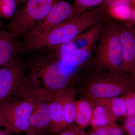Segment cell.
Returning <instances> with one entry per match:
<instances>
[{
	"mask_svg": "<svg viewBox=\"0 0 135 135\" xmlns=\"http://www.w3.org/2000/svg\"><path fill=\"white\" fill-rule=\"evenodd\" d=\"M74 84L77 94L88 101L122 96L135 90V77L98 70L92 60L79 71Z\"/></svg>",
	"mask_w": 135,
	"mask_h": 135,
	"instance_id": "obj_1",
	"label": "cell"
},
{
	"mask_svg": "<svg viewBox=\"0 0 135 135\" xmlns=\"http://www.w3.org/2000/svg\"><path fill=\"white\" fill-rule=\"evenodd\" d=\"M92 62L101 71L116 74L126 73L118 23L112 17L107 18L104 25L94 49Z\"/></svg>",
	"mask_w": 135,
	"mask_h": 135,
	"instance_id": "obj_2",
	"label": "cell"
},
{
	"mask_svg": "<svg viewBox=\"0 0 135 135\" xmlns=\"http://www.w3.org/2000/svg\"><path fill=\"white\" fill-rule=\"evenodd\" d=\"M109 17L106 11L100 7L86 11L42 35L39 37V42L43 47L52 48L71 41L80 34Z\"/></svg>",
	"mask_w": 135,
	"mask_h": 135,
	"instance_id": "obj_3",
	"label": "cell"
},
{
	"mask_svg": "<svg viewBox=\"0 0 135 135\" xmlns=\"http://www.w3.org/2000/svg\"><path fill=\"white\" fill-rule=\"evenodd\" d=\"M34 105L33 99L27 90L22 99L0 104V121L2 127L12 134L37 135L29 122Z\"/></svg>",
	"mask_w": 135,
	"mask_h": 135,
	"instance_id": "obj_4",
	"label": "cell"
},
{
	"mask_svg": "<svg viewBox=\"0 0 135 135\" xmlns=\"http://www.w3.org/2000/svg\"><path fill=\"white\" fill-rule=\"evenodd\" d=\"M59 0H27L15 12L8 25L16 40L24 36L37 22L41 21Z\"/></svg>",
	"mask_w": 135,
	"mask_h": 135,
	"instance_id": "obj_5",
	"label": "cell"
},
{
	"mask_svg": "<svg viewBox=\"0 0 135 135\" xmlns=\"http://www.w3.org/2000/svg\"><path fill=\"white\" fill-rule=\"evenodd\" d=\"M33 71L36 79H40L45 89L53 93L68 86L71 81H75L79 73L69 71L59 59L44 63Z\"/></svg>",
	"mask_w": 135,
	"mask_h": 135,
	"instance_id": "obj_6",
	"label": "cell"
},
{
	"mask_svg": "<svg viewBox=\"0 0 135 135\" xmlns=\"http://www.w3.org/2000/svg\"><path fill=\"white\" fill-rule=\"evenodd\" d=\"M22 66L18 62L11 61L0 69V104L17 100L16 98L23 96L27 91Z\"/></svg>",
	"mask_w": 135,
	"mask_h": 135,
	"instance_id": "obj_7",
	"label": "cell"
},
{
	"mask_svg": "<svg viewBox=\"0 0 135 135\" xmlns=\"http://www.w3.org/2000/svg\"><path fill=\"white\" fill-rule=\"evenodd\" d=\"M74 5L65 1L57 2L40 24L35 25L21 41H25L41 35L72 17L80 14Z\"/></svg>",
	"mask_w": 135,
	"mask_h": 135,
	"instance_id": "obj_8",
	"label": "cell"
},
{
	"mask_svg": "<svg viewBox=\"0 0 135 135\" xmlns=\"http://www.w3.org/2000/svg\"><path fill=\"white\" fill-rule=\"evenodd\" d=\"M33 99L34 108L29 122L31 127L36 133L43 134L48 130L51 117L50 104L53 93L45 88L29 89Z\"/></svg>",
	"mask_w": 135,
	"mask_h": 135,
	"instance_id": "obj_9",
	"label": "cell"
},
{
	"mask_svg": "<svg viewBox=\"0 0 135 135\" xmlns=\"http://www.w3.org/2000/svg\"><path fill=\"white\" fill-rule=\"evenodd\" d=\"M125 71L135 77V29L131 22L117 21Z\"/></svg>",
	"mask_w": 135,
	"mask_h": 135,
	"instance_id": "obj_10",
	"label": "cell"
},
{
	"mask_svg": "<svg viewBox=\"0 0 135 135\" xmlns=\"http://www.w3.org/2000/svg\"><path fill=\"white\" fill-rule=\"evenodd\" d=\"M60 100L66 121L68 126L75 122V97L77 91L73 84L55 92Z\"/></svg>",
	"mask_w": 135,
	"mask_h": 135,
	"instance_id": "obj_11",
	"label": "cell"
},
{
	"mask_svg": "<svg viewBox=\"0 0 135 135\" xmlns=\"http://www.w3.org/2000/svg\"><path fill=\"white\" fill-rule=\"evenodd\" d=\"M95 47L76 50L69 55L59 60L68 70L77 71L92 60Z\"/></svg>",
	"mask_w": 135,
	"mask_h": 135,
	"instance_id": "obj_12",
	"label": "cell"
},
{
	"mask_svg": "<svg viewBox=\"0 0 135 135\" xmlns=\"http://www.w3.org/2000/svg\"><path fill=\"white\" fill-rule=\"evenodd\" d=\"M51 120L48 131L53 134L60 133L69 127L66 121L62 107L55 93H53L50 104Z\"/></svg>",
	"mask_w": 135,
	"mask_h": 135,
	"instance_id": "obj_13",
	"label": "cell"
},
{
	"mask_svg": "<svg viewBox=\"0 0 135 135\" xmlns=\"http://www.w3.org/2000/svg\"><path fill=\"white\" fill-rule=\"evenodd\" d=\"M107 18L80 34L73 40L77 49L96 46Z\"/></svg>",
	"mask_w": 135,
	"mask_h": 135,
	"instance_id": "obj_14",
	"label": "cell"
},
{
	"mask_svg": "<svg viewBox=\"0 0 135 135\" xmlns=\"http://www.w3.org/2000/svg\"><path fill=\"white\" fill-rule=\"evenodd\" d=\"M16 41L11 33L0 29V66L12 61L16 49Z\"/></svg>",
	"mask_w": 135,
	"mask_h": 135,
	"instance_id": "obj_15",
	"label": "cell"
},
{
	"mask_svg": "<svg viewBox=\"0 0 135 135\" xmlns=\"http://www.w3.org/2000/svg\"><path fill=\"white\" fill-rule=\"evenodd\" d=\"M93 112L90 124L92 129L116 123L119 118L109 109L100 105H92Z\"/></svg>",
	"mask_w": 135,
	"mask_h": 135,
	"instance_id": "obj_16",
	"label": "cell"
},
{
	"mask_svg": "<svg viewBox=\"0 0 135 135\" xmlns=\"http://www.w3.org/2000/svg\"><path fill=\"white\" fill-rule=\"evenodd\" d=\"M88 101L92 105H100L105 106L118 118L127 117V107L122 96L114 97L104 99H93Z\"/></svg>",
	"mask_w": 135,
	"mask_h": 135,
	"instance_id": "obj_17",
	"label": "cell"
},
{
	"mask_svg": "<svg viewBox=\"0 0 135 135\" xmlns=\"http://www.w3.org/2000/svg\"><path fill=\"white\" fill-rule=\"evenodd\" d=\"M92 112V105L86 99L82 98L75 101V122L80 128L83 129L89 125Z\"/></svg>",
	"mask_w": 135,
	"mask_h": 135,
	"instance_id": "obj_18",
	"label": "cell"
},
{
	"mask_svg": "<svg viewBox=\"0 0 135 135\" xmlns=\"http://www.w3.org/2000/svg\"><path fill=\"white\" fill-rule=\"evenodd\" d=\"M17 6L16 0H0V17L7 19L12 18Z\"/></svg>",
	"mask_w": 135,
	"mask_h": 135,
	"instance_id": "obj_19",
	"label": "cell"
},
{
	"mask_svg": "<svg viewBox=\"0 0 135 135\" xmlns=\"http://www.w3.org/2000/svg\"><path fill=\"white\" fill-rule=\"evenodd\" d=\"M92 131L97 135H124L125 132L122 126L116 123L92 129Z\"/></svg>",
	"mask_w": 135,
	"mask_h": 135,
	"instance_id": "obj_20",
	"label": "cell"
},
{
	"mask_svg": "<svg viewBox=\"0 0 135 135\" xmlns=\"http://www.w3.org/2000/svg\"><path fill=\"white\" fill-rule=\"evenodd\" d=\"M59 60L64 58L77 49L73 40L53 47Z\"/></svg>",
	"mask_w": 135,
	"mask_h": 135,
	"instance_id": "obj_21",
	"label": "cell"
},
{
	"mask_svg": "<svg viewBox=\"0 0 135 135\" xmlns=\"http://www.w3.org/2000/svg\"><path fill=\"white\" fill-rule=\"evenodd\" d=\"M135 0H104L99 7L106 11L109 8L121 6L135 7Z\"/></svg>",
	"mask_w": 135,
	"mask_h": 135,
	"instance_id": "obj_22",
	"label": "cell"
},
{
	"mask_svg": "<svg viewBox=\"0 0 135 135\" xmlns=\"http://www.w3.org/2000/svg\"><path fill=\"white\" fill-rule=\"evenodd\" d=\"M122 97L127 107V117L135 116V90L129 91Z\"/></svg>",
	"mask_w": 135,
	"mask_h": 135,
	"instance_id": "obj_23",
	"label": "cell"
},
{
	"mask_svg": "<svg viewBox=\"0 0 135 135\" xmlns=\"http://www.w3.org/2000/svg\"><path fill=\"white\" fill-rule=\"evenodd\" d=\"M104 0H74V6L82 13L90 8L100 5Z\"/></svg>",
	"mask_w": 135,
	"mask_h": 135,
	"instance_id": "obj_24",
	"label": "cell"
},
{
	"mask_svg": "<svg viewBox=\"0 0 135 135\" xmlns=\"http://www.w3.org/2000/svg\"><path fill=\"white\" fill-rule=\"evenodd\" d=\"M126 118L122 126L124 132L128 135H135V116Z\"/></svg>",
	"mask_w": 135,
	"mask_h": 135,
	"instance_id": "obj_25",
	"label": "cell"
},
{
	"mask_svg": "<svg viewBox=\"0 0 135 135\" xmlns=\"http://www.w3.org/2000/svg\"><path fill=\"white\" fill-rule=\"evenodd\" d=\"M86 133L78 126H69L65 130L60 132L58 135H85Z\"/></svg>",
	"mask_w": 135,
	"mask_h": 135,
	"instance_id": "obj_26",
	"label": "cell"
},
{
	"mask_svg": "<svg viewBox=\"0 0 135 135\" xmlns=\"http://www.w3.org/2000/svg\"><path fill=\"white\" fill-rule=\"evenodd\" d=\"M12 134L9 131L6 129L3 130L0 129V135H11Z\"/></svg>",
	"mask_w": 135,
	"mask_h": 135,
	"instance_id": "obj_27",
	"label": "cell"
},
{
	"mask_svg": "<svg viewBox=\"0 0 135 135\" xmlns=\"http://www.w3.org/2000/svg\"><path fill=\"white\" fill-rule=\"evenodd\" d=\"M27 0H16L17 5H20L25 2H26Z\"/></svg>",
	"mask_w": 135,
	"mask_h": 135,
	"instance_id": "obj_28",
	"label": "cell"
},
{
	"mask_svg": "<svg viewBox=\"0 0 135 135\" xmlns=\"http://www.w3.org/2000/svg\"><path fill=\"white\" fill-rule=\"evenodd\" d=\"M85 135H86V134H85ZM88 135H97V134L96 133H95V132H94V131H92V132H91V133H90L89 134H88Z\"/></svg>",
	"mask_w": 135,
	"mask_h": 135,
	"instance_id": "obj_29",
	"label": "cell"
},
{
	"mask_svg": "<svg viewBox=\"0 0 135 135\" xmlns=\"http://www.w3.org/2000/svg\"><path fill=\"white\" fill-rule=\"evenodd\" d=\"M3 26V23L0 20V29H1Z\"/></svg>",
	"mask_w": 135,
	"mask_h": 135,
	"instance_id": "obj_30",
	"label": "cell"
},
{
	"mask_svg": "<svg viewBox=\"0 0 135 135\" xmlns=\"http://www.w3.org/2000/svg\"><path fill=\"white\" fill-rule=\"evenodd\" d=\"M1 127H2V124L1 123V121H0V129H1Z\"/></svg>",
	"mask_w": 135,
	"mask_h": 135,
	"instance_id": "obj_31",
	"label": "cell"
},
{
	"mask_svg": "<svg viewBox=\"0 0 135 135\" xmlns=\"http://www.w3.org/2000/svg\"><path fill=\"white\" fill-rule=\"evenodd\" d=\"M16 135H21L20 134H16Z\"/></svg>",
	"mask_w": 135,
	"mask_h": 135,
	"instance_id": "obj_32",
	"label": "cell"
},
{
	"mask_svg": "<svg viewBox=\"0 0 135 135\" xmlns=\"http://www.w3.org/2000/svg\"><path fill=\"white\" fill-rule=\"evenodd\" d=\"M39 135H40V134H39Z\"/></svg>",
	"mask_w": 135,
	"mask_h": 135,
	"instance_id": "obj_33",
	"label": "cell"
}]
</instances>
